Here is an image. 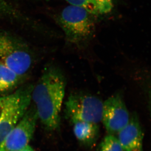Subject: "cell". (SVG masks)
<instances>
[{
  "label": "cell",
  "mask_w": 151,
  "mask_h": 151,
  "mask_svg": "<svg viewBox=\"0 0 151 151\" xmlns=\"http://www.w3.org/2000/svg\"><path fill=\"white\" fill-rule=\"evenodd\" d=\"M66 81L58 68L50 66L44 70L32 93V102L38 119L47 129L59 127L60 113L65 96Z\"/></svg>",
  "instance_id": "obj_1"
},
{
  "label": "cell",
  "mask_w": 151,
  "mask_h": 151,
  "mask_svg": "<svg viewBox=\"0 0 151 151\" xmlns=\"http://www.w3.org/2000/svg\"><path fill=\"white\" fill-rule=\"evenodd\" d=\"M34 86L26 84L11 94L0 97V145L31 106Z\"/></svg>",
  "instance_id": "obj_2"
},
{
  "label": "cell",
  "mask_w": 151,
  "mask_h": 151,
  "mask_svg": "<svg viewBox=\"0 0 151 151\" xmlns=\"http://www.w3.org/2000/svg\"><path fill=\"white\" fill-rule=\"evenodd\" d=\"M95 17L81 7L69 4L58 14L57 21L67 40L78 44L86 40L93 35Z\"/></svg>",
  "instance_id": "obj_3"
},
{
  "label": "cell",
  "mask_w": 151,
  "mask_h": 151,
  "mask_svg": "<svg viewBox=\"0 0 151 151\" xmlns=\"http://www.w3.org/2000/svg\"><path fill=\"white\" fill-rule=\"evenodd\" d=\"M0 60L23 77L31 69L34 57L24 42L10 32L0 29Z\"/></svg>",
  "instance_id": "obj_4"
},
{
  "label": "cell",
  "mask_w": 151,
  "mask_h": 151,
  "mask_svg": "<svg viewBox=\"0 0 151 151\" xmlns=\"http://www.w3.org/2000/svg\"><path fill=\"white\" fill-rule=\"evenodd\" d=\"M103 102L96 96L75 93L65 103L66 115L72 123L77 121L98 124L102 121Z\"/></svg>",
  "instance_id": "obj_5"
},
{
  "label": "cell",
  "mask_w": 151,
  "mask_h": 151,
  "mask_svg": "<svg viewBox=\"0 0 151 151\" xmlns=\"http://www.w3.org/2000/svg\"><path fill=\"white\" fill-rule=\"evenodd\" d=\"M37 120V111L34 105H31L0 145V151H19L28 146L34 135Z\"/></svg>",
  "instance_id": "obj_6"
},
{
  "label": "cell",
  "mask_w": 151,
  "mask_h": 151,
  "mask_svg": "<svg viewBox=\"0 0 151 151\" xmlns=\"http://www.w3.org/2000/svg\"><path fill=\"white\" fill-rule=\"evenodd\" d=\"M129 114L122 96L116 93L103 102L102 122L110 134H118L129 122Z\"/></svg>",
  "instance_id": "obj_7"
},
{
  "label": "cell",
  "mask_w": 151,
  "mask_h": 151,
  "mask_svg": "<svg viewBox=\"0 0 151 151\" xmlns=\"http://www.w3.org/2000/svg\"><path fill=\"white\" fill-rule=\"evenodd\" d=\"M117 134L124 151H142L143 134L137 114L131 115L129 123Z\"/></svg>",
  "instance_id": "obj_8"
},
{
  "label": "cell",
  "mask_w": 151,
  "mask_h": 151,
  "mask_svg": "<svg viewBox=\"0 0 151 151\" xmlns=\"http://www.w3.org/2000/svg\"><path fill=\"white\" fill-rule=\"evenodd\" d=\"M69 4L81 7L93 16L106 15L113 7L112 0H65Z\"/></svg>",
  "instance_id": "obj_9"
},
{
  "label": "cell",
  "mask_w": 151,
  "mask_h": 151,
  "mask_svg": "<svg viewBox=\"0 0 151 151\" xmlns=\"http://www.w3.org/2000/svg\"><path fill=\"white\" fill-rule=\"evenodd\" d=\"M72 123L75 135L80 142L89 144L96 139L99 132L98 124L82 121H77Z\"/></svg>",
  "instance_id": "obj_10"
},
{
  "label": "cell",
  "mask_w": 151,
  "mask_h": 151,
  "mask_svg": "<svg viewBox=\"0 0 151 151\" xmlns=\"http://www.w3.org/2000/svg\"><path fill=\"white\" fill-rule=\"evenodd\" d=\"M22 78L0 60V94L15 88Z\"/></svg>",
  "instance_id": "obj_11"
},
{
  "label": "cell",
  "mask_w": 151,
  "mask_h": 151,
  "mask_svg": "<svg viewBox=\"0 0 151 151\" xmlns=\"http://www.w3.org/2000/svg\"><path fill=\"white\" fill-rule=\"evenodd\" d=\"M0 17L12 19H26L19 10L6 0H0Z\"/></svg>",
  "instance_id": "obj_12"
},
{
  "label": "cell",
  "mask_w": 151,
  "mask_h": 151,
  "mask_svg": "<svg viewBox=\"0 0 151 151\" xmlns=\"http://www.w3.org/2000/svg\"><path fill=\"white\" fill-rule=\"evenodd\" d=\"M99 151H124L117 138L109 134L104 138L100 146Z\"/></svg>",
  "instance_id": "obj_13"
},
{
  "label": "cell",
  "mask_w": 151,
  "mask_h": 151,
  "mask_svg": "<svg viewBox=\"0 0 151 151\" xmlns=\"http://www.w3.org/2000/svg\"><path fill=\"white\" fill-rule=\"evenodd\" d=\"M149 103L151 112V86L148 90Z\"/></svg>",
  "instance_id": "obj_14"
},
{
  "label": "cell",
  "mask_w": 151,
  "mask_h": 151,
  "mask_svg": "<svg viewBox=\"0 0 151 151\" xmlns=\"http://www.w3.org/2000/svg\"><path fill=\"white\" fill-rule=\"evenodd\" d=\"M19 151H34V150L29 146L28 145Z\"/></svg>",
  "instance_id": "obj_15"
},
{
  "label": "cell",
  "mask_w": 151,
  "mask_h": 151,
  "mask_svg": "<svg viewBox=\"0 0 151 151\" xmlns=\"http://www.w3.org/2000/svg\"><path fill=\"white\" fill-rule=\"evenodd\" d=\"M1 104H0V114H1Z\"/></svg>",
  "instance_id": "obj_16"
},
{
  "label": "cell",
  "mask_w": 151,
  "mask_h": 151,
  "mask_svg": "<svg viewBox=\"0 0 151 151\" xmlns=\"http://www.w3.org/2000/svg\"><path fill=\"white\" fill-rule=\"evenodd\" d=\"M46 1H49V0H46Z\"/></svg>",
  "instance_id": "obj_17"
}]
</instances>
